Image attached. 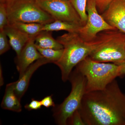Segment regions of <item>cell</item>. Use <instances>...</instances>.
Wrapping results in <instances>:
<instances>
[{"instance_id": "1", "label": "cell", "mask_w": 125, "mask_h": 125, "mask_svg": "<svg viewBox=\"0 0 125 125\" xmlns=\"http://www.w3.org/2000/svg\"><path fill=\"white\" fill-rule=\"evenodd\" d=\"M78 110L85 125H125V94L115 79L104 89L86 93Z\"/></svg>"}, {"instance_id": "2", "label": "cell", "mask_w": 125, "mask_h": 125, "mask_svg": "<svg viewBox=\"0 0 125 125\" xmlns=\"http://www.w3.org/2000/svg\"><path fill=\"white\" fill-rule=\"evenodd\" d=\"M57 40L63 46L60 59L54 62L61 71L63 82L69 80L73 68L88 57L103 40L102 32L91 42H86L78 33L68 32L59 36Z\"/></svg>"}, {"instance_id": "3", "label": "cell", "mask_w": 125, "mask_h": 125, "mask_svg": "<svg viewBox=\"0 0 125 125\" xmlns=\"http://www.w3.org/2000/svg\"><path fill=\"white\" fill-rule=\"evenodd\" d=\"M119 66L114 63L97 62L88 57L75 69L85 77L87 93L104 89L119 77Z\"/></svg>"}, {"instance_id": "4", "label": "cell", "mask_w": 125, "mask_h": 125, "mask_svg": "<svg viewBox=\"0 0 125 125\" xmlns=\"http://www.w3.org/2000/svg\"><path fill=\"white\" fill-rule=\"evenodd\" d=\"M103 40L89 56L97 62L119 65L125 62V33L117 29L102 31Z\"/></svg>"}, {"instance_id": "5", "label": "cell", "mask_w": 125, "mask_h": 125, "mask_svg": "<svg viewBox=\"0 0 125 125\" xmlns=\"http://www.w3.org/2000/svg\"><path fill=\"white\" fill-rule=\"evenodd\" d=\"M69 80L71 84V93L62 103L52 109L53 116L58 125H67L68 119L80 107L86 93V79L76 70L72 72Z\"/></svg>"}, {"instance_id": "6", "label": "cell", "mask_w": 125, "mask_h": 125, "mask_svg": "<svg viewBox=\"0 0 125 125\" xmlns=\"http://www.w3.org/2000/svg\"><path fill=\"white\" fill-rule=\"evenodd\" d=\"M5 3L9 25L20 22L45 24L55 21L39 6L36 0H14Z\"/></svg>"}, {"instance_id": "7", "label": "cell", "mask_w": 125, "mask_h": 125, "mask_svg": "<svg viewBox=\"0 0 125 125\" xmlns=\"http://www.w3.org/2000/svg\"><path fill=\"white\" fill-rule=\"evenodd\" d=\"M41 8L55 20L83 26L81 19L69 0H36Z\"/></svg>"}, {"instance_id": "8", "label": "cell", "mask_w": 125, "mask_h": 125, "mask_svg": "<svg viewBox=\"0 0 125 125\" xmlns=\"http://www.w3.org/2000/svg\"><path fill=\"white\" fill-rule=\"evenodd\" d=\"M86 11L88 13L87 22L78 33L84 41L89 42L94 40L102 31L117 29L108 24L99 13L94 0H87Z\"/></svg>"}, {"instance_id": "9", "label": "cell", "mask_w": 125, "mask_h": 125, "mask_svg": "<svg viewBox=\"0 0 125 125\" xmlns=\"http://www.w3.org/2000/svg\"><path fill=\"white\" fill-rule=\"evenodd\" d=\"M101 15L108 24L125 33V0H114Z\"/></svg>"}, {"instance_id": "10", "label": "cell", "mask_w": 125, "mask_h": 125, "mask_svg": "<svg viewBox=\"0 0 125 125\" xmlns=\"http://www.w3.org/2000/svg\"><path fill=\"white\" fill-rule=\"evenodd\" d=\"M35 37L30 38L21 52L17 56L16 63L17 69L22 75L28 67L43 56L38 51L34 42Z\"/></svg>"}, {"instance_id": "11", "label": "cell", "mask_w": 125, "mask_h": 125, "mask_svg": "<svg viewBox=\"0 0 125 125\" xmlns=\"http://www.w3.org/2000/svg\"><path fill=\"white\" fill-rule=\"evenodd\" d=\"M51 62L46 58L42 57L36 61L27 68L22 74L15 81V92L20 100L27 91L30 79L34 72L43 65Z\"/></svg>"}, {"instance_id": "12", "label": "cell", "mask_w": 125, "mask_h": 125, "mask_svg": "<svg viewBox=\"0 0 125 125\" xmlns=\"http://www.w3.org/2000/svg\"><path fill=\"white\" fill-rule=\"evenodd\" d=\"M4 30L9 38L11 47L15 52L17 56H19L30 38L10 25H7Z\"/></svg>"}, {"instance_id": "13", "label": "cell", "mask_w": 125, "mask_h": 125, "mask_svg": "<svg viewBox=\"0 0 125 125\" xmlns=\"http://www.w3.org/2000/svg\"><path fill=\"white\" fill-rule=\"evenodd\" d=\"M15 82L6 85L1 106L3 109L19 113L22 110L21 100L15 92Z\"/></svg>"}, {"instance_id": "14", "label": "cell", "mask_w": 125, "mask_h": 125, "mask_svg": "<svg viewBox=\"0 0 125 125\" xmlns=\"http://www.w3.org/2000/svg\"><path fill=\"white\" fill-rule=\"evenodd\" d=\"M34 42L36 46L41 48L55 49L64 48L63 46L53 37L51 31H41L35 37Z\"/></svg>"}, {"instance_id": "15", "label": "cell", "mask_w": 125, "mask_h": 125, "mask_svg": "<svg viewBox=\"0 0 125 125\" xmlns=\"http://www.w3.org/2000/svg\"><path fill=\"white\" fill-rule=\"evenodd\" d=\"M83 26L61 21L55 20L53 22L43 24L42 31H49L65 30L68 32L79 33Z\"/></svg>"}, {"instance_id": "16", "label": "cell", "mask_w": 125, "mask_h": 125, "mask_svg": "<svg viewBox=\"0 0 125 125\" xmlns=\"http://www.w3.org/2000/svg\"><path fill=\"white\" fill-rule=\"evenodd\" d=\"M10 25L15 27L30 37H35L42 31L43 24L35 23H16Z\"/></svg>"}, {"instance_id": "17", "label": "cell", "mask_w": 125, "mask_h": 125, "mask_svg": "<svg viewBox=\"0 0 125 125\" xmlns=\"http://www.w3.org/2000/svg\"><path fill=\"white\" fill-rule=\"evenodd\" d=\"M36 47L43 57L46 58L52 63L59 60L63 53V49H55L51 48H42Z\"/></svg>"}, {"instance_id": "18", "label": "cell", "mask_w": 125, "mask_h": 125, "mask_svg": "<svg viewBox=\"0 0 125 125\" xmlns=\"http://www.w3.org/2000/svg\"><path fill=\"white\" fill-rule=\"evenodd\" d=\"M81 19L83 26L85 25L88 19L86 11L87 0H69Z\"/></svg>"}, {"instance_id": "19", "label": "cell", "mask_w": 125, "mask_h": 125, "mask_svg": "<svg viewBox=\"0 0 125 125\" xmlns=\"http://www.w3.org/2000/svg\"><path fill=\"white\" fill-rule=\"evenodd\" d=\"M4 30H0V55H2L10 49L9 40Z\"/></svg>"}, {"instance_id": "20", "label": "cell", "mask_w": 125, "mask_h": 125, "mask_svg": "<svg viewBox=\"0 0 125 125\" xmlns=\"http://www.w3.org/2000/svg\"><path fill=\"white\" fill-rule=\"evenodd\" d=\"M9 25L8 14L5 3H0V30Z\"/></svg>"}, {"instance_id": "21", "label": "cell", "mask_w": 125, "mask_h": 125, "mask_svg": "<svg viewBox=\"0 0 125 125\" xmlns=\"http://www.w3.org/2000/svg\"><path fill=\"white\" fill-rule=\"evenodd\" d=\"M67 125H85L78 110L75 111L69 118Z\"/></svg>"}, {"instance_id": "22", "label": "cell", "mask_w": 125, "mask_h": 125, "mask_svg": "<svg viewBox=\"0 0 125 125\" xmlns=\"http://www.w3.org/2000/svg\"><path fill=\"white\" fill-rule=\"evenodd\" d=\"M114 0H94L97 9L99 13L102 14L107 9L109 5Z\"/></svg>"}, {"instance_id": "23", "label": "cell", "mask_w": 125, "mask_h": 125, "mask_svg": "<svg viewBox=\"0 0 125 125\" xmlns=\"http://www.w3.org/2000/svg\"><path fill=\"white\" fill-rule=\"evenodd\" d=\"M42 104L40 101L36 100L34 99H32L31 101L29 103L26 104L24 107L28 111L33 110H38L40 109L42 107Z\"/></svg>"}, {"instance_id": "24", "label": "cell", "mask_w": 125, "mask_h": 125, "mask_svg": "<svg viewBox=\"0 0 125 125\" xmlns=\"http://www.w3.org/2000/svg\"><path fill=\"white\" fill-rule=\"evenodd\" d=\"M40 102L42 105L46 108H49L51 107H54L55 106L52 96H48L45 97Z\"/></svg>"}, {"instance_id": "25", "label": "cell", "mask_w": 125, "mask_h": 125, "mask_svg": "<svg viewBox=\"0 0 125 125\" xmlns=\"http://www.w3.org/2000/svg\"><path fill=\"white\" fill-rule=\"evenodd\" d=\"M119 77L125 74V62L119 65Z\"/></svg>"}, {"instance_id": "26", "label": "cell", "mask_w": 125, "mask_h": 125, "mask_svg": "<svg viewBox=\"0 0 125 125\" xmlns=\"http://www.w3.org/2000/svg\"><path fill=\"white\" fill-rule=\"evenodd\" d=\"M0 73L1 74H0V86H2L4 84V80H3V78L2 77V71H1V68L0 67Z\"/></svg>"}, {"instance_id": "27", "label": "cell", "mask_w": 125, "mask_h": 125, "mask_svg": "<svg viewBox=\"0 0 125 125\" xmlns=\"http://www.w3.org/2000/svg\"><path fill=\"white\" fill-rule=\"evenodd\" d=\"M6 0H0V3H5Z\"/></svg>"}, {"instance_id": "28", "label": "cell", "mask_w": 125, "mask_h": 125, "mask_svg": "<svg viewBox=\"0 0 125 125\" xmlns=\"http://www.w3.org/2000/svg\"><path fill=\"white\" fill-rule=\"evenodd\" d=\"M12 0H6V1H12Z\"/></svg>"}]
</instances>
